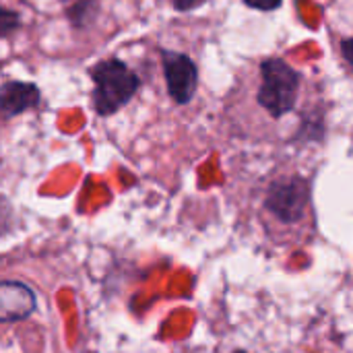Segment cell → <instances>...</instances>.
I'll return each mask as SVG.
<instances>
[{
  "label": "cell",
  "instance_id": "cell-10",
  "mask_svg": "<svg viewBox=\"0 0 353 353\" xmlns=\"http://www.w3.org/2000/svg\"><path fill=\"white\" fill-rule=\"evenodd\" d=\"M170 2H172V6H174L176 10H180V12H188V10H194V8L203 6L207 0H170Z\"/></svg>",
  "mask_w": 353,
  "mask_h": 353
},
{
  "label": "cell",
  "instance_id": "cell-12",
  "mask_svg": "<svg viewBox=\"0 0 353 353\" xmlns=\"http://www.w3.org/2000/svg\"><path fill=\"white\" fill-rule=\"evenodd\" d=\"M232 353H248V352H244V350H236V352H232Z\"/></svg>",
  "mask_w": 353,
  "mask_h": 353
},
{
  "label": "cell",
  "instance_id": "cell-7",
  "mask_svg": "<svg viewBox=\"0 0 353 353\" xmlns=\"http://www.w3.org/2000/svg\"><path fill=\"white\" fill-rule=\"evenodd\" d=\"M64 10L74 29H85L97 19L99 6L95 0H66Z\"/></svg>",
  "mask_w": 353,
  "mask_h": 353
},
{
  "label": "cell",
  "instance_id": "cell-6",
  "mask_svg": "<svg viewBox=\"0 0 353 353\" xmlns=\"http://www.w3.org/2000/svg\"><path fill=\"white\" fill-rule=\"evenodd\" d=\"M41 103V91L27 81H8L0 85V120H10Z\"/></svg>",
  "mask_w": 353,
  "mask_h": 353
},
{
  "label": "cell",
  "instance_id": "cell-8",
  "mask_svg": "<svg viewBox=\"0 0 353 353\" xmlns=\"http://www.w3.org/2000/svg\"><path fill=\"white\" fill-rule=\"evenodd\" d=\"M21 27V14L0 6V37H6L10 33H14Z\"/></svg>",
  "mask_w": 353,
  "mask_h": 353
},
{
  "label": "cell",
  "instance_id": "cell-1",
  "mask_svg": "<svg viewBox=\"0 0 353 353\" xmlns=\"http://www.w3.org/2000/svg\"><path fill=\"white\" fill-rule=\"evenodd\" d=\"M89 74L95 83L93 108L103 118L124 108L141 87L139 74L118 58H108L97 62Z\"/></svg>",
  "mask_w": 353,
  "mask_h": 353
},
{
  "label": "cell",
  "instance_id": "cell-3",
  "mask_svg": "<svg viewBox=\"0 0 353 353\" xmlns=\"http://www.w3.org/2000/svg\"><path fill=\"white\" fill-rule=\"evenodd\" d=\"M310 205V184L302 176L275 180L265 196V209L281 223H298Z\"/></svg>",
  "mask_w": 353,
  "mask_h": 353
},
{
  "label": "cell",
  "instance_id": "cell-5",
  "mask_svg": "<svg viewBox=\"0 0 353 353\" xmlns=\"http://www.w3.org/2000/svg\"><path fill=\"white\" fill-rule=\"evenodd\" d=\"M37 308L35 292L23 281H0V323H21Z\"/></svg>",
  "mask_w": 353,
  "mask_h": 353
},
{
  "label": "cell",
  "instance_id": "cell-4",
  "mask_svg": "<svg viewBox=\"0 0 353 353\" xmlns=\"http://www.w3.org/2000/svg\"><path fill=\"white\" fill-rule=\"evenodd\" d=\"M161 66H163L168 95L178 105L190 103L199 87V70L194 62L186 54L174 50H161Z\"/></svg>",
  "mask_w": 353,
  "mask_h": 353
},
{
  "label": "cell",
  "instance_id": "cell-11",
  "mask_svg": "<svg viewBox=\"0 0 353 353\" xmlns=\"http://www.w3.org/2000/svg\"><path fill=\"white\" fill-rule=\"evenodd\" d=\"M343 56H345L347 64H352V39L350 37L343 39Z\"/></svg>",
  "mask_w": 353,
  "mask_h": 353
},
{
  "label": "cell",
  "instance_id": "cell-2",
  "mask_svg": "<svg viewBox=\"0 0 353 353\" xmlns=\"http://www.w3.org/2000/svg\"><path fill=\"white\" fill-rule=\"evenodd\" d=\"M302 77L281 58H267L261 64V87L256 91V103L273 120H281L296 110L300 97Z\"/></svg>",
  "mask_w": 353,
  "mask_h": 353
},
{
  "label": "cell",
  "instance_id": "cell-9",
  "mask_svg": "<svg viewBox=\"0 0 353 353\" xmlns=\"http://www.w3.org/2000/svg\"><path fill=\"white\" fill-rule=\"evenodd\" d=\"M244 4H248L250 8H256V10H275L281 6L283 0H242Z\"/></svg>",
  "mask_w": 353,
  "mask_h": 353
}]
</instances>
